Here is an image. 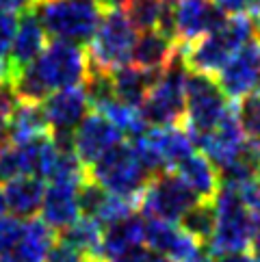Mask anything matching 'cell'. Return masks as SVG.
<instances>
[{
    "mask_svg": "<svg viewBox=\"0 0 260 262\" xmlns=\"http://www.w3.org/2000/svg\"><path fill=\"white\" fill-rule=\"evenodd\" d=\"M219 11H224L226 15H241V13H249L254 0H210Z\"/></svg>",
    "mask_w": 260,
    "mask_h": 262,
    "instance_id": "obj_31",
    "label": "cell"
},
{
    "mask_svg": "<svg viewBox=\"0 0 260 262\" xmlns=\"http://www.w3.org/2000/svg\"><path fill=\"white\" fill-rule=\"evenodd\" d=\"M46 31L37 17L35 9H26V11L17 17V31L11 43V52H9V65H11V76L20 72L26 65H31L39 54L44 52L46 43Z\"/></svg>",
    "mask_w": 260,
    "mask_h": 262,
    "instance_id": "obj_15",
    "label": "cell"
},
{
    "mask_svg": "<svg viewBox=\"0 0 260 262\" xmlns=\"http://www.w3.org/2000/svg\"><path fill=\"white\" fill-rule=\"evenodd\" d=\"M137 31L130 24L124 11H106L102 13L98 31L89 41L87 57L89 68L94 72L113 74L133 61V50L137 43Z\"/></svg>",
    "mask_w": 260,
    "mask_h": 262,
    "instance_id": "obj_7",
    "label": "cell"
},
{
    "mask_svg": "<svg viewBox=\"0 0 260 262\" xmlns=\"http://www.w3.org/2000/svg\"><path fill=\"white\" fill-rule=\"evenodd\" d=\"M236 119L247 141L260 143V93L254 91L247 98L236 102Z\"/></svg>",
    "mask_w": 260,
    "mask_h": 262,
    "instance_id": "obj_26",
    "label": "cell"
},
{
    "mask_svg": "<svg viewBox=\"0 0 260 262\" xmlns=\"http://www.w3.org/2000/svg\"><path fill=\"white\" fill-rule=\"evenodd\" d=\"M161 74L145 72L137 65H124V68L115 70L111 74V85H113V96L117 102H122L126 106L139 108L143 104L145 96L154 87V82L159 80Z\"/></svg>",
    "mask_w": 260,
    "mask_h": 262,
    "instance_id": "obj_20",
    "label": "cell"
},
{
    "mask_svg": "<svg viewBox=\"0 0 260 262\" xmlns=\"http://www.w3.org/2000/svg\"><path fill=\"white\" fill-rule=\"evenodd\" d=\"M145 256H147V247H137L133 251H128L124 256H117V258H111V260H104V262H145Z\"/></svg>",
    "mask_w": 260,
    "mask_h": 262,
    "instance_id": "obj_34",
    "label": "cell"
},
{
    "mask_svg": "<svg viewBox=\"0 0 260 262\" xmlns=\"http://www.w3.org/2000/svg\"><path fill=\"white\" fill-rule=\"evenodd\" d=\"M174 171L182 178L184 184H187L200 200H206V202L215 200V195L221 186V178H219L217 167L202 152H193L191 156H187Z\"/></svg>",
    "mask_w": 260,
    "mask_h": 262,
    "instance_id": "obj_21",
    "label": "cell"
},
{
    "mask_svg": "<svg viewBox=\"0 0 260 262\" xmlns=\"http://www.w3.org/2000/svg\"><path fill=\"white\" fill-rule=\"evenodd\" d=\"M217 223L208 241V254H232V251H252V245L260 232V223L249 214L241 202V195L234 186L221 184L215 195Z\"/></svg>",
    "mask_w": 260,
    "mask_h": 262,
    "instance_id": "obj_4",
    "label": "cell"
},
{
    "mask_svg": "<svg viewBox=\"0 0 260 262\" xmlns=\"http://www.w3.org/2000/svg\"><path fill=\"white\" fill-rule=\"evenodd\" d=\"M24 232V219H17L13 214L0 217V256L11 251L22 238Z\"/></svg>",
    "mask_w": 260,
    "mask_h": 262,
    "instance_id": "obj_27",
    "label": "cell"
},
{
    "mask_svg": "<svg viewBox=\"0 0 260 262\" xmlns=\"http://www.w3.org/2000/svg\"><path fill=\"white\" fill-rule=\"evenodd\" d=\"M102 232H104V228H102L96 219H91V217H80L76 223H72L68 230L59 232L57 236L63 238L65 243H70V245H74L76 249L85 251V254L91 256L94 260L102 262V258H100Z\"/></svg>",
    "mask_w": 260,
    "mask_h": 262,
    "instance_id": "obj_24",
    "label": "cell"
},
{
    "mask_svg": "<svg viewBox=\"0 0 260 262\" xmlns=\"http://www.w3.org/2000/svg\"><path fill=\"white\" fill-rule=\"evenodd\" d=\"M200 202L176 171H161L150 178L143 189L139 210L145 219H159L178 226L184 212Z\"/></svg>",
    "mask_w": 260,
    "mask_h": 262,
    "instance_id": "obj_9",
    "label": "cell"
},
{
    "mask_svg": "<svg viewBox=\"0 0 260 262\" xmlns=\"http://www.w3.org/2000/svg\"><path fill=\"white\" fill-rule=\"evenodd\" d=\"M154 173L147 169L133 141H122L87 169V178L117 198L141 202L143 189Z\"/></svg>",
    "mask_w": 260,
    "mask_h": 262,
    "instance_id": "obj_3",
    "label": "cell"
},
{
    "mask_svg": "<svg viewBox=\"0 0 260 262\" xmlns=\"http://www.w3.org/2000/svg\"><path fill=\"white\" fill-rule=\"evenodd\" d=\"M230 102L226 93L217 85L215 76L189 72L187 82H184V119L182 128L187 130L193 145L204 137H208L212 130L219 126V121L226 117L230 111Z\"/></svg>",
    "mask_w": 260,
    "mask_h": 262,
    "instance_id": "obj_6",
    "label": "cell"
},
{
    "mask_svg": "<svg viewBox=\"0 0 260 262\" xmlns=\"http://www.w3.org/2000/svg\"><path fill=\"white\" fill-rule=\"evenodd\" d=\"M187 65L182 61L178 48L176 59L167 65L165 72L154 82V87L139 106L143 119L150 128L182 126L184 119V82H187Z\"/></svg>",
    "mask_w": 260,
    "mask_h": 262,
    "instance_id": "obj_8",
    "label": "cell"
},
{
    "mask_svg": "<svg viewBox=\"0 0 260 262\" xmlns=\"http://www.w3.org/2000/svg\"><path fill=\"white\" fill-rule=\"evenodd\" d=\"M163 3H165V5H174V3H176V5H178V3H180V0H163Z\"/></svg>",
    "mask_w": 260,
    "mask_h": 262,
    "instance_id": "obj_39",
    "label": "cell"
},
{
    "mask_svg": "<svg viewBox=\"0 0 260 262\" xmlns=\"http://www.w3.org/2000/svg\"><path fill=\"white\" fill-rule=\"evenodd\" d=\"M258 93H260V82H258Z\"/></svg>",
    "mask_w": 260,
    "mask_h": 262,
    "instance_id": "obj_42",
    "label": "cell"
},
{
    "mask_svg": "<svg viewBox=\"0 0 260 262\" xmlns=\"http://www.w3.org/2000/svg\"><path fill=\"white\" fill-rule=\"evenodd\" d=\"M54 241H57V232L44 219H26L20 243L0 256V262H46Z\"/></svg>",
    "mask_w": 260,
    "mask_h": 262,
    "instance_id": "obj_18",
    "label": "cell"
},
{
    "mask_svg": "<svg viewBox=\"0 0 260 262\" xmlns=\"http://www.w3.org/2000/svg\"><path fill=\"white\" fill-rule=\"evenodd\" d=\"M46 35L57 41L85 46L94 39L102 20L98 0H41L33 5Z\"/></svg>",
    "mask_w": 260,
    "mask_h": 262,
    "instance_id": "obj_5",
    "label": "cell"
},
{
    "mask_svg": "<svg viewBox=\"0 0 260 262\" xmlns=\"http://www.w3.org/2000/svg\"><path fill=\"white\" fill-rule=\"evenodd\" d=\"M169 5L163 0H130L126 7V17L135 31H165L169 22Z\"/></svg>",
    "mask_w": 260,
    "mask_h": 262,
    "instance_id": "obj_23",
    "label": "cell"
},
{
    "mask_svg": "<svg viewBox=\"0 0 260 262\" xmlns=\"http://www.w3.org/2000/svg\"><path fill=\"white\" fill-rule=\"evenodd\" d=\"M130 0H98L100 9H106V11H122L128 7Z\"/></svg>",
    "mask_w": 260,
    "mask_h": 262,
    "instance_id": "obj_35",
    "label": "cell"
},
{
    "mask_svg": "<svg viewBox=\"0 0 260 262\" xmlns=\"http://www.w3.org/2000/svg\"><path fill=\"white\" fill-rule=\"evenodd\" d=\"M46 121L54 137H72L80 121L91 113V102L85 87H70L50 93L41 102Z\"/></svg>",
    "mask_w": 260,
    "mask_h": 262,
    "instance_id": "obj_13",
    "label": "cell"
},
{
    "mask_svg": "<svg viewBox=\"0 0 260 262\" xmlns=\"http://www.w3.org/2000/svg\"><path fill=\"white\" fill-rule=\"evenodd\" d=\"M46 262H98V260H94L85 251L76 249L74 245H70V243H65L63 238L57 236V241L52 243V247L48 251V256H46Z\"/></svg>",
    "mask_w": 260,
    "mask_h": 262,
    "instance_id": "obj_28",
    "label": "cell"
},
{
    "mask_svg": "<svg viewBox=\"0 0 260 262\" xmlns=\"http://www.w3.org/2000/svg\"><path fill=\"white\" fill-rule=\"evenodd\" d=\"M226 17L228 15L219 11L210 0H180L176 9L169 11L165 33L178 43V48H182L215 31Z\"/></svg>",
    "mask_w": 260,
    "mask_h": 262,
    "instance_id": "obj_10",
    "label": "cell"
},
{
    "mask_svg": "<svg viewBox=\"0 0 260 262\" xmlns=\"http://www.w3.org/2000/svg\"><path fill=\"white\" fill-rule=\"evenodd\" d=\"M145 262H171V260L167 258V256H163V254H156V251H150V249H147Z\"/></svg>",
    "mask_w": 260,
    "mask_h": 262,
    "instance_id": "obj_36",
    "label": "cell"
},
{
    "mask_svg": "<svg viewBox=\"0 0 260 262\" xmlns=\"http://www.w3.org/2000/svg\"><path fill=\"white\" fill-rule=\"evenodd\" d=\"M254 33L256 22L249 15H228L215 31L204 35L191 46H182V61L189 72L217 76L232 54H236L245 43L254 39Z\"/></svg>",
    "mask_w": 260,
    "mask_h": 262,
    "instance_id": "obj_2",
    "label": "cell"
},
{
    "mask_svg": "<svg viewBox=\"0 0 260 262\" xmlns=\"http://www.w3.org/2000/svg\"><path fill=\"white\" fill-rule=\"evenodd\" d=\"M256 31H258V33H256V39H258V43H260V24H256Z\"/></svg>",
    "mask_w": 260,
    "mask_h": 262,
    "instance_id": "obj_40",
    "label": "cell"
},
{
    "mask_svg": "<svg viewBox=\"0 0 260 262\" xmlns=\"http://www.w3.org/2000/svg\"><path fill=\"white\" fill-rule=\"evenodd\" d=\"M252 256L254 258H260V232H258V236H256L254 245H252Z\"/></svg>",
    "mask_w": 260,
    "mask_h": 262,
    "instance_id": "obj_38",
    "label": "cell"
},
{
    "mask_svg": "<svg viewBox=\"0 0 260 262\" xmlns=\"http://www.w3.org/2000/svg\"><path fill=\"white\" fill-rule=\"evenodd\" d=\"M210 262H256L252 251H232V254L210 256Z\"/></svg>",
    "mask_w": 260,
    "mask_h": 262,
    "instance_id": "obj_32",
    "label": "cell"
},
{
    "mask_svg": "<svg viewBox=\"0 0 260 262\" xmlns=\"http://www.w3.org/2000/svg\"><path fill=\"white\" fill-rule=\"evenodd\" d=\"M122 141H126L124 135L113 126V121L98 111H91L72 135L74 152L85 169L96 165L102 156Z\"/></svg>",
    "mask_w": 260,
    "mask_h": 262,
    "instance_id": "obj_11",
    "label": "cell"
},
{
    "mask_svg": "<svg viewBox=\"0 0 260 262\" xmlns=\"http://www.w3.org/2000/svg\"><path fill=\"white\" fill-rule=\"evenodd\" d=\"M217 85L226 93L228 100H243L249 93L258 89L260 82V43L254 37L245 43L236 54H232L230 61L219 70L215 76Z\"/></svg>",
    "mask_w": 260,
    "mask_h": 262,
    "instance_id": "obj_12",
    "label": "cell"
},
{
    "mask_svg": "<svg viewBox=\"0 0 260 262\" xmlns=\"http://www.w3.org/2000/svg\"><path fill=\"white\" fill-rule=\"evenodd\" d=\"M145 241V217L141 212H135L130 217L115 221L104 228L102 232V245H100V258L102 262L124 256L137 247H143Z\"/></svg>",
    "mask_w": 260,
    "mask_h": 262,
    "instance_id": "obj_16",
    "label": "cell"
},
{
    "mask_svg": "<svg viewBox=\"0 0 260 262\" xmlns=\"http://www.w3.org/2000/svg\"><path fill=\"white\" fill-rule=\"evenodd\" d=\"M31 3H33V5H37V3H41V0H31Z\"/></svg>",
    "mask_w": 260,
    "mask_h": 262,
    "instance_id": "obj_41",
    "label": "cell"
},
{
    "mask_svg": "<svg viewBox=\"0 0 260 262\" xmlns=\"http://www.w3.org/2000/svg\"><path fill=\"white\" fill-rule=\"evenodd\" d=\"M234 189L239 191L241 202H243V206L249 210V214L260 223V176L245 184H241V186H234Z\"/></svg>",
    "mask_w": 260,
    "mask_h": 262,
    "instance_id": "obj_29",
    "label": "cell"
},
{
    "mask_svg": "<svg viewBox=\"0 0 260 262\" xmlns=\"http://www.w3.org/2000/svg\"><path fill=\"white\" fill-rule=\"evenodd\" d=\"M46 135H52V133L48 128V121H46L41 104L17 100L13 117H11V121H9L5 141H9V143H29V141H35V139H39V137H46Z\"/></svg>",
    "mask_w": 260,
    "mask_h": 262,
    "instance_id": "obj_22",
    "label": "cell"
},
{
    "mask_svg": "<svg viewBox=\"0 0 260 262\" xmlns=\"http://www.w3.org/2000/svg\"><path fill=\"white\" fill-rule=\"evenodd\" d=\"M15 31H17V15L0 11V61H9Z\"/></svg>",
    "mask_w": 260,
    "mask_h": 262,
    "instance_id": "obj_30",
    "label": "cell"
},
{
    "mask_svg": "<svg viewBox=\"0 0 260 262\" xmlns=\"http://www.w3.org/2000/svg\"><path fill=\"white\" fill-rule=\"evenodd\" d=\"M176 54H178V43H176L165 31H145L139 33L135 50H133V65L152 74H163Z\"/></svg>",
    "mask_w": 260,
    "mask_h": 262,
    "instance_id": "obj_17",
    "label": "cell"
},
{
    "mask_svg": "<svg viewBox=\"0 0 260 262\" xmlns=\"http://www.w3.org/2000/svg\"><path fill=\"white\" fill-rule=\"evenodd\" d=\"M85 180H52L44 191L41 202V219L54 232L68 230L72 223L80 219L78 208V189Z\"/></svg>",
    "mask_w": 260,
    "mask_h": 262,
    "instance_id": "obj_14",
    "label": "cell"
},
{
    "mask_svg": "<svg viewBox=\"0 0 260 262\" xmlns=\"http://www.w3.org/2000/svg\"><path fill=\"white\" fill-rule=\"evenodd\" d=\"M31 7H33L31 0H0V11L5 13H24Z\"/></svg>",
    "mask_w": 260,
    "mask_h": 262,
    "instance_id": "obj_33",
    "label": "cell"
},
{
    "mask_svg": "<svg viewBox=\"0 0 260 262\" xmlns=\"http://www.w3.org/2000/svg\"><path fill=\"white\" fill-rule=\"evenodd\" d=\"M256 262H260V258H256Z\"/></svg>",
    "mask_w": 260,
    "mask_h": 262,
    "instance_id": "obj_43",
    "label": "cell"
},
{
    "mask_svg": "<svg viewBox=\"0 0 260 262\" xmlns=\"http://www.w3.org/2000/svg\"><path fill=\"white\" fill-rule=\"evenodd\" d=\"M7 214V200H5V189L0 186V217Z\"/></svg>",
    "mask_w": 260,
    "mask_h": 262,
    "instance_id": "obj_37",
    "label": "cell"
},
{
    "mask_svg": "<svg viewBox=\"0 0 260 262\" xmlns=\"http://www.w3.org/2000/svg\"><path fill=\"white\" fill-rule=\"evenodd\" d=\"M215 223H217V212H215V204L200 200L198 204L184 212V217L180 219L178 226L193 236L195 241H200L202 245H208V241L215 232Z\"/></svg>",
    "mask_w": 260,
    "mask_h": 262,
    "instance_id": "obj_25",
    "label": "cell"
},
{
    "mask_svg": "<svg viewBox=\"0 0 260 262\" xmlns=\"http://www.w3.org/2000/svg\"><path fill=\"white\" fill-rule=\"evenodd\" d=\"M89 70V57L82 46L54 39L31 65L15 72L9 85L20 102L41 104L54 91L85 85Z\"/></svg>",
    "mask_w": 260,
    "mask_h": 262,
    "instance_id": "obj_1",
    "label": "cell"
},
{
    "mask_svg": "<svg viewBox=\"0 0 260 262\" xmlns=\"http://www.w3.org/2000/svg\"><path fill=\"white\" fill-rule=\"evenodd\" d=\"M3 189H5L7 210H11L13 217L26 221V219H33L41 210L44 191H46V184L41 178L20 176L5 182Z\"/></svg>",
    "mask_w": 260,
    "mask_h": 262,
    "instance_id": "obj_19",
    "label": "cell"
}]
</instances>
